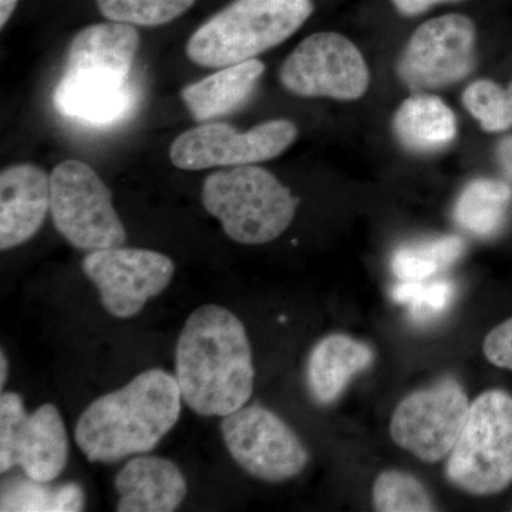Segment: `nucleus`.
<instances>
[{
  "label": "nucleus",
  "mask_w": 512,
  "mask_h": 512,
  "mask_svg": "<svg viewBox=\"0 0 512 512\" xmlns=\"http://www.w3.org/2000/svg\"><path fill=\"white\" fill-rule=\"evenodd\" d=\"M483 352L491 365L512 372V316L485 336Z\"/></svg>",
  "instance_id": "cd10ccee"
},
{
  "label": "nucleus",
  "mask_w": 512,
  "mask_h": 512,
  "mask_svg": "<svg viewBox=\"0 0 512 512\" xmlns=\"http://www.w3.org/2000/svg\"><path fill=\"white\" fill-rule=\"evenodd\" d=\"M393 130L404 148L417 154L437 153L453 143L457 121L440 97L414 94L394 114Z\"/></svg>",
  "instance_id": "aec40b11"
},
{
  "label": "nucleus",
  "mask_w": 512,
  "mask_h": 512,
  "mask_svg": "<svg viewBox=\"0 0 512 512\" xmlns=\"http://www.w3.org/2000/svg\"><path fill=\"white\" fill-rule=\"evenodd\" d=\"M50 212L57 231L74 248L92 252L126 244V228L109 188L83 161H63L52 171Z\"/></svg>",
  "instance_id": "423d86ee"
},
{
  "label": "nucleus",
  "mask_w": 512,
  "mask_h": 512,
  "mask_svg": "<svg viewBox=\"0 0 512 512\" xmlns=\"http://www.w3.org/2000/svg\"><path fill=\"white\" fill-rule=\"evenodd\" d=\"M19 0H0V28H5L10 16L15 12Z\"/></svg>",
  "instance_id": "7c9ffc66"
},
{
  "label": "nucleus",
  "mask_w": 512,
  "mask_h": 512,
  "mask_svg": "<svg viewBox=\"0 0 512 512\" xmlns=\"http://www.w3.org/2000/svg\"><path fill=\"white\" fill-rule=\"evenodd\" d=\"M138 47L140 35L133 25L111 20L92 25L73 37L63 72L130 79Z\"/></svg>",
  "instance_id": "f3484780"
},
{
  "label": "nucleus",
  "mask_w": 512,
  "mask_h": 512,
  "mask_svg": "<svg viewBox=\"0 0 512 512\" xmlns=\"http://www.w3.org/2000/svg\"><path fill=\"white\" fill-rule=\"evenodd\" d=\"M202 205L232 241L262 245L292 224L298 200L274 174L258 165H238L205 178Z\"/></svg>",
  "instance_id": "20e7f679"
},
{
  "label": "nucleus",
  "mask_w": 512,
  "mask_h": 512,
  "mask_svg": "<svg viewBox=\"0 0 512 512\" xmlns=\"http://www.w3.org/2000/svg\"><path fill=\"white\" fill-rule=\"evenodd\" d=\"M83 488L76 483L50 487L47 483L28 480L13 481L3 487L0 511L10 512H79L83 511Z\"/></svg>",
  "instance_id": "5701e85b"
},
{
  "label": "nucleus",
  "mask_w": 512,
  "mask_h": 512,
  "mask_svg": "<svg viewBox=\"0 0 512 512\" xmlns=\"http://www.w3.org/2000/svg\"><path fill=\"white\" fill-rule=\"evenodd\" d=\"M495 154L505 177L512 183V136L505 137L498 143Z\"/></svg>",
  "instance_id": "c756f323"
},
{
  "label": "nucleus",
  "mask_w": 512,
  "mask_h": 512,
  "mask_svg": "<svg viewBox=\"0 0 512 512\" xmlns=\"http://www.w3.org/2000/svg\"><path fill=\"white\" fill-rule=\"evenodd\" d=\"M464 249L466 244L456 235L403 245L394 251L392 271L399 281H427L457 262Z\"/></svg>",
  "instance_id": "4be33fe9"
},
{
  "label": "nucleus",
  "mask_w": 512,
  "mask_h": 512,
  "mask_svg": "<svg viewBox=\"0 0 512 512\" xmlns=\"http://www.w3.org/2000/svg\"><path fill=\"white\" fill-rule=\"evenodd\" d=\"M298 128L292 121L271 120L245 133L227 123H202L171 144V163L180 170L238 167L272 160L292 146Z\"/></svg>",
  "instance_id": "9b49d317"
},
{
  "label": "nucleus",
  "mask_w": 512,
  "mask_h": 512,
  "mask_svg": "<svg viewBox=\"0 0 512 512\" xmlns=\"http://www.w3.org/2000/svg\"><path fill=\"white\" fill-rule=\"evenodd\" d=\"M50 211V175L33 164L10 165L0 174V249L35 237Z\"/></svg>",
  "instance_id": "4468645a"
},
{
  "label": "nucleus",
  "mask_w": 512,
  "mask_h": 512,
  "mask_svg": "<svg viewBox=\"0 0 512 512\" xmlns=\"http://www.w3.org/2000/svg\"><path fill=\"white\" fill-rule=\"evenodd\" d=\"M0 386H5L6 380H8V359H6L5 352L2 350V355H0Z\"/></svg>",
  "instance_id": "2f4dec72"
},
{
  "label": "nucleus",
  "mask_w": 512,
  "mask_h": 512,
  "mask_svg": "<svg viewBox=\"0 0 512 512\" xmlns=\"http://www.w3.org/2000/svg\"><path fill=\"white\" fill-rule=\"evenodd\" d=\"M265 72V64L252 59L222 67L220 72L181 90V99L198 123H210L244 106Z\"/></svg>",
  "instance_id": "6ab92c4d"
},
{
  "label": "nucleus",
  "mask_w": 512,
  "mask_h": 512,
  "mask_svg": "<svg viewBox=\"0 0 512 512\" xmlns=\"http://www.w3.org/2000/svg\"><path fill=\"white\" fill-rule=\"evenodd\" d=\"M463 103L488 133H501L512 127V82L504 89L491 80H477L464 90Z\"/></svg>",
  "instance_id": "a878e982"
},
{
  "label": "nucleus",
  "mask_w": 512,
  "mask_h": 512,
  "mask_svg": "<svg viewBox=\"0 0 512 512\" xmlns=\"http://www.w3.org/2000/svg\"><path fill=\"white\" fill-rule=\"evenodd\" d=\"M312 12V0H234L195 30L185 52L211 69L248 62L289 39Z\"/></svg>",
  "instance_id": "7ed1b4c3"
},
{
  "label": "nucleus",
  "mask_w": 512,
  "mask_h": 512,
  "mask_svg": "<svg viewBox=\"0 0 512 512\" xmlns=\"http://www.w3.org/2000/svg\"><path fill=\"white\" fill-rule=\"evenodd\" d=\"M458 2V0H392L394 8L404 16H417L440 3Z\"/></svg>",
  "instance_id": "c85d7f7f"
},
{
  "label": "nucleus",
  "mask_w": 512,
  "mask_h": 512,
  "mask_svg": "<svg viewBox=\"0 0 512 512\" xmlns=\"http://www.w3.org/2000/svg\"><path fill=\"white\" fill-rule=\"evenodd\" d=\"M372 504L379 512L436 511L433 495L419 477L407 471L383 470L373 483Z\"/></svg>",
  "instance_id": "b1692460"
},
{
  "label": "nucleus",
  "mask_w": 512,
  "mask_h": 512,
  "mask_svg": "<svg viewBox=\"0 0 512 512\" xmlns=\"http://www.w3.org/2000/svg\"><path fill=\"white\" fill-rule=\"evenodd\" d=\"M119 512H171L187 497V480L167 458H131L116 477Z\"/></svg>",
  "instance_id": "dca6fc26"
},
{
  "label": "nucleus",
  "mask_w": 512,
  "mask_h": 512,
  "mask_svg": "<svg viewBox=\"0 0 512 512\" xmlns=\"http://www.w3.org/2000/svg\"><path fill=\"white\" fill-rule=\"evenodd\" d=\"M470 399L454 377H444L404 397L390 420L396 446L420 461L446 460L456 446L470 413Z\"/></svg>",
  "instance_id": "0eeeda50"
},
{
  "label": "nucleus",
  "mask_w": 512,
  "mask_h": 512,
  "mask_svg": "<svg viewBox=\"0 0 512 512\" xmlns=\"http://www.w3.org/2000/svg\"><path fill=\"white\" fill-rule=\"evenodd\" d=\"M476 64V26L464 15L423 23L397 64L400 80L413 92L437 90L466 79Z\"/></svg>",
  "instance_id": "f8f14e48"
},
{
  "label": "nucleus",
  "mask_w": 512,
  "mask_h": 512,
  "mask_svg": "<svg viewBox=\"0 0 512 512\" xmlns=\"http://www.w3.org/2000/svg\"><path fill=\"white\" fill-rule=\"evenodd\" d=\"M511 202L510 184L493 178H478L458 195L454 221L474 237L493 238L504 228Z\"/></svg>",
  "instance_id": "412c9836"
},
{
  "label": "nucleus",
  "mask_w": 512,
  "mask_h": 512,
  "mask_svg": "<svg viewBox=\"0 0 512 512\" xmlns=\"http://www.w3.org/2000/svg\"><path fill=\"white\" fill-rule=\"evenodd\" d=\"M289 93L301 97L357 100L370 83L360 50L339 33H316L302 40L279 70Z\"/></svg>",
  "instance_id": "9d476101"
},
{
  "label": "nucleus",
  "mask_w": 512,
  "mask_h": 512,
  "mask_svg": "<svg viewBox=\"0 0 512 512\" xmlns=\"http://www.w3.org/2000/svg\"><path fill=\"white\" fill-rule=\"evenodd\" d=\"M69 439L55 404L26 413L18 393L0 396V473L20 467L26 477L52 483L66 468Z\"/></svg>",
  "instance_id": "1a4fd4ad"
},
{
  "label": "nucleus",
  "mask_w": 512,
  "mask_h": 512,
  "mask_svg": "<svg viewBox=\"0 0 512 512\" xmlns=\"http://www.w3.org/2000/svg\"><path fill=\"white\" fill-rule=\"evenodd\" d=\"M375 362V352L362 340L343 333L325 336L313 346L306 363V386L313 402L330 406L340 399L353 377Z\"/></svg>",
  "instance_id": "a211bd4d"
},
{
  "label": "nucleus",
  "mask_w": 512,
  "mask_h": 512,
  "mask_svg": "<svg viewBox=\"0 0 512 512\" xmlns=\"http://www.w3.org/2000/svg\"><path fill=\"white\" fill-rule=\"evenodd\" d=\"M175 377L183 402L200 416L225 417L247 406L255 367L238 316L218 305L195 309L178 338Z\"/></svg>",
  "instance_id": "f257e3e1"
},
{
  "label": "nucleus",
  "mask_w": 512,
  "mask_h": 512,
  "mask_svg": "<svg viewBox=\"0 0 512 512\" xmlns=\"http://www.w3.org/2000/svg\"><path fill=\"white\" fill-rule=\"evenodd\" d=\"M97 8L111 22L133 26H161L180 18L195 0H96Z\"/></svg>",
  "instance_id": "bb28decb"
},
{
  "label": "nucleus",
  "mask_w": 512,
  "mask_h": 512,
  "mask_svg": "<svg viewBox=\"0 0 512 512\" xmlns=\"http://www.w3.org/2000/svg\"><path fill=\"white\" fill-rule=\"evenodd\" d=\"M221 433L235 463L265 483H284L308 466V448L298 434L278 414L259 404L222 417Z\"/></svg>",
  "instance_id": "6e6552de"
},
{
  "label": "nucleus",
  "mask_w": 512,
  "mask_h": 512,
  "mask_svg": "<svg viewBox=\"0 0 512 512\" xmlns=\"http://www.w3.org/2000/svg\"><path fill=\"white\" fill-rule=\"evenodd\" d=\"M83 272L99 291L104 309L128 319L167 289L175 265L167 255L150 249L113 247L84 256Z\"/></svg>",
  "instance_id": "ddd939ff"
},
{
  "label": "nucleus",
  "mask_w": 512,
  "mask_h": 512,
  "mask_svg": "<svg viewBox=\"0 0 512 512\" xmlns=\"http://www.w3.org/2000/svg\"><path fill=\"white\" fill-rule=\"evenodd\" d=\"M448 483L474 497L503 493L512 484V396L481 393L447 458Z\"/></svg>",
  "instance_id": "39448f33"
},
{
  "label": "nucleus",
  "mask_w": 512,
  "mask_h": 512,
  "mask_svg": "<svg viewBox=\"0 0 512 512\" xmlns=\"http://www.w3.org/2000/svg\"><path fill=\"white\" fill-rule=\"evenodd\" d=\"M456 295V286L447 279L404 282L394 285L392 298L409 309L410 318L420 325L434 322L448 312Z\"/></svg>",
  "instance_id": "393cba45"
},
{
  "label": "nucleus",
  "mask_w": 512,
  "mask_h": 512,
  "mask_svg": "<svg viewBox=\"0 0 512 512\" xmlns=\"http://www.w3.org/2000/svg\"><path fill=\"white\" fill-rule=\"evenodd\" d=\"M53 103L60 114L93 126L117 123L133 110L136 92L130 79L63 73Z\"/></svg>",
  "instance_id": "2eb2a0df"
},
{
  "label": "nucleus",
  "mask_w": 512,
  "mask_h": 512,
  "mask_svg": "<svg viewBox=\"0 0 512 512\" xmlns=\"http://www.w3.org/2000/svg\"><path fill=\"white\" fill-rule=\"evenodd\" d=\"M177 377L150 369L82 413L74 439L92 463H116L148 453L173 430L181 414Z\"/></svg>",
  "instance_id": "f03ea898"
}]
</instances>
